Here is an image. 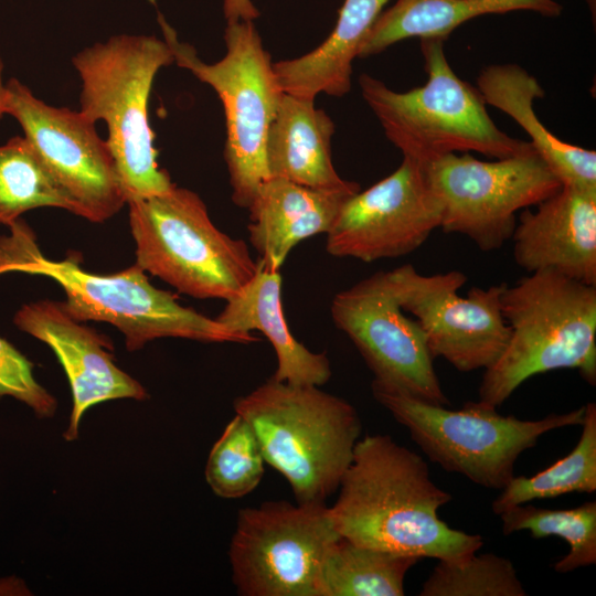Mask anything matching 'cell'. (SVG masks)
I'll return each mask as SVG.
<instances>
[{"mask_svg": "<svg viewBox=\"0 0 596 596\" xmlns=\"http://www.w3.org/2000/svg\"><path fill=\"white\" fill-rule=\"evenodd\" d=\"M328 514L341 538L418 558H465L482 538L450 528L438 510L449 492L429 477L425 459L383 434L359 439Z\"/></svg>", "mask_w": 596, "mask_h": 596, "instance_id": "obj_1", "label": "cell"}, {"mask_svg": "<svg viewBox=\"0 0 596 596\" xmlns=\"http://www.w3.org/2000/svg\"><path fill=\"white\" fill-rule=\"evenodd\" d=\"M502 315L509 342L485 370L479 401L497 408L533 375L576 369L596 383V286L554 270H539L505 284Z\"/></svg>", "mask_w": 596, "mask_h": 596, "instance_id": "obj_2", "label": "cell"}, {"mask_svg": "<svg viewBox=\"0 0 596 596\" xmlns=\"http://www.w3.org/2000/svg\"><path fill=\"white\" fill-rule=\"evenodd\" d=\"M234 411L249 424L265 462L287 480L296 502L326 504L360 439L355 408L319 386L270 377L237 397Z\"/></svg>", "mask_w": 596, "mask_h": 596, "instance_id": "obj_3", "label": "cell"}, {"mask_svg": "<svg viewBox=\"0 0 596 596\" xmlns=\"http://www.w3.org/2000/svg\"><path fill=\"white\" fill-rule=\"evenodd\" d=\"M444 39H421L427 82L396 92L361 74L359 86L386 138L403 157L423 164L447 153L478 152L494 159L535 151L530 141L503 132L491 119L477 89L454 72Z\"/></svg>", "mask_w": 596, "mask_h": 596, "instance_id": "obj_4", "label": "cell"}, {"mask_svg": "<svg viewBox=\"0 0 596 596\" xmlns=\"http://www.w3.org/2000/svg\"><path fill=\"white\" fill-rule=\"evenodd\" d=\"M81 83L79 111L107 125V145L126 200L168 192L174 184L157 162L148 103L160 68L174 62L163 39L120 34L72 58Z\"/></svg>", "mask_w": 596, "mask_h": 596, "instance_id": "obj_5", "label": "cell"}, {"mask_svg": "<svg viewBox=\"0 0 596 596\" xmlns=\"http://www.w3.org/2000/svg\"><path fill=\"white\" fill-rule=\"evenodd\" d=\"M9 272L52 278L65 294L62 304L71 317L81 322L113 324L124 334L129 352L160 338L241 344L259 340L180 305L175 295L152 286L136 263L115 274L97 275L84 270L74 257L47 259L40 252L34 234L14 242L2 267V274Z\"/></svg>", "mask_w": 596, "mask_h": 596, "instance_id": "obj_6", "label": "cell"}, {"mask_svg": "<svg viewBox=\"0 0 596 596\" xmlns=\"http://www.w3.org/2000/svg\"><path fill=\"white\" fill-rule=\"evenodd\" d=\"M127 204L136 264L184 295L226 301L259 268L247 244L222 232L189 189L174 184Z\"/></svg>", "mask_w": 596, "mask_h": 596, "instance_id": "obj_7", "label": "cell"}, {"mask_svg": "<svg viewBox=\"0 0 596 596\" xmlns=\"http://www.w3.org/2000/svg\"><path fill=\"white\" fill-rule=\"evenodd\" d=\"M163 36L178 66L210 85L220 97L226 126L224 159L233 202L249 209L259 187L269 179L266 137L284 95L253 21L227 23L225 55L216 63L200 60L194 47L178 39L159 15Z\"/></svg>", "mask_w": 596, "mask_h": 596, "instance_id": "obj_8", "label": "cell"}, {"mask_svg": "<svg viewBox=\"0 0 596 596\" xmlns=\"http://www.w3.org/2000/svg\"><path fill=\"white\" fill-rule=\"evenodd\" d=\"M373 397L409 432L423 453L445 470L473 483L502 490L514 477L519 456L545 433L582 425L585 405L536 421L503 416L477 401L460 409L428 404L372 381Z\"/></svg>", "mask_w": 596, "mask_h": 596, "instance_id": "obj_9", "label": "cell"}, {"mask_svg": "<svg viewBox=\"0 0 596 596\" xmlns=\"http://www.w3.org/2000/svg\"><path fill=\"white\" fill-rule=\"evenodd\" d=\"M424 166L441 206L439 228L469 237L485 252L511 240L517 212L562 187L535 151L493 161L447 153Z\"/></svg>", "mask_w": 596, "mask_h": 596, "instance_id": "obj_10", "label": "cell"}, {"mask_svg": "<svg viewBox=\"0 0 596 596\" xmlns=\"http://www.w3.org/2000/svg\"><path fill=\"white\" fill-rule=\"evenodd\" d=\"M338 538L327 504L280 500L241 509L228 550L237 594L319 596L322 562Z\"/></svg>", "mask_w": 596, "mask_h": 596, "instance_id": "obj_11", "label": "cell"}, {"mask_svg": "<svg viewBox=\"0 0 596 596\" xmlns=\"http://www.w3.org/2000/svg\"><path fill=\"white\" fill-rule=\"evenodd\" d=\"M403 311L416 318L433 358L441 356L460 372L487 370L504 351L511 334L501 308L507 283L472 287L460 270L422 275L411 264L389 270Z\"/></svg>", "mask_w": 596, "mask_h": 596, "instance_id": "obj_12", "label": "cell"}, {"mask_svg": "<svg viewBox=\"0 0 596 596\" xmlns=\"http://www.w3.org/2000/svg\"><path fill=\"white\" fill-rule=\"evenodd\" d=\"M6 114L20 124L51 175L77 204L81 217L102 223L127 204L107 141L79 110L47 105L10 78Z\"/></svg>", "mask_w": 596, "mask_h": 596, "instance_id": "obj_13", "label": "cell"}, {"mask_svg": "<svg viewBox=\"0 0 596 596\" xmlns=\"http://www.w3.org/2000/svg\"><path fill=\"white\" fill-rule=\"evenodd\" d=\"M330 313L373 372V381L428 404L449 405L425 333L404 315L387 272L379 270L337 292Z\"/></svg>", "mask_w": 596, "mask_h": 596, "instance_id": "obj_14", "label": "cell"}, {"mask_svg": "<svg viewBox=\"0 0 596 596\" xmlns=\"http://www.w3.org/2000/svg\"><path fill=\"white\" fill-rule=\"evenodd\" d=\"M440 222L425 166L403 157L390 175L344 202L326 234V249L364 263L401 257L421 247Z\"/></svg>", "mask_w": 596, "mask_h": 596, "instance_id": "obj_15", "label": "cell"}, {"mask_svg": "<svg viewBox=\"0 0 596 596\" xmlns=\"http://www.w3.org/2000/svg\"><path fill=\"white\" fill-rule=\"evenodd\" d=\"M13 322L52 349L68 379L73 405L64 432L67 441L77 439L79 421L89 407L110 400L148 398L146 389L115 364L111 341L71 317L62 301L23 305Z\"/></svg>", "mask_w": 596, "mask_h": 596, "instance_id": "obj_16", "label": "cell"}, {"mask_svg": "<svg viewBox=\"0 0 596 596\" xmlns=\"http://www.w3.org/2000/svg\"><path fill=\"white\" fill-rule=\"evenodd\" d=\"M536 206L517 221L515 263L529 274L554 270L596 286V191L562 185Z\"/></svg>", "mask_w": 596, "mask_h": 596, "instance_id": "obj_17", "label": "cell"}, {"mask_svg": "<svg viewBox=\"0 0 596 596\" xmlns=\"http://www.w3.org/2000/svg\"><path fill=\"white\" fill-rule=\"evenodd\" d=\"M360 190L356 182L318 189L283 178L264 181L248 209L247 226L249 243L263 267L279 272L298 243L327 234L344 202Z\"/></svg>", "mask_w": 596, "mask_h": 596, "instance_id": "obj_18", "label": "cell"}, {"mask_svg": "<svg viewBox=\"0 0 596 596\" xmlns=\"http://www.w3.org/2000/svg\"><path fill=\"white\" fill-rule=\"evenodd\" d=\"M477 89L486 104L511 117L562 185L596 191V152L561 140L539 119L534 100L544 97L538 79L517 64L485 67Z\"/></svg>", "mask_w": 596, "mask_h": 596, "instance_id": "obj_19", "label": "cell"}, {"mask_svg": "<svg viewBox=\"0 0 596 596\" xmlns=\"http://www.w3.org/2000/svg\"><path fill=\"white\" fill-rule=\"evenodd\" d=\"M281 283L279 272L268 270L259 262L255 276L226 300L215 319L231 330L260 331L268 339L277 358L273 380L321 386L331 377L329 359L324 353L312 352L292 336L284 315Z\"/></svg>", "mask_w": 596, "mask_h": 596, "instance_id": "obj_20", "label": "cell"}, {"mask_svg": "<svg viewBox=\"0 0 596 596\" xmlns=\"http://www.w3.org/2000/svg\"><path fill=\"white\" fill-rule=\"evenodd\" d=\"M334 124L315 99L284 93L266 137L269 178L318 189H340L342 179L331 158Z\"/></svg>", "mask_w": 596, "mask_h": 596, "instance_id": "obj_21", "label": "cell"}, {"mask_svg": "<svg viewBox=\"0 0 596 596\" xmlns=\"http://www.w3.org/2000/svg\"><path fill=\"white\" fill-rule=\"evenodd\" d=\"M389 1L344 0L336 26L319 46L302 56L273 64L284 93L309 99L319 94H348L353 61Z\"/></svg>", "mask_w": 596, "mask_h": 596, "instance_id": "obj_22", "label": "cell"}, {"mask_svg": "<svg viewBox=\"0 0 596 596\" xmlns=\"http://www.w3.org/2000/svg\"><path fill=\"white\" fill-rule=\"evenodd\" d=\"M519 10L556 17L562 7L555 0H396L377 17L358 57L381 53L409 38L447 40L456 28L476 17Z\"/></svg>", "mask_w": 596, "mask_h": 596, "instance_id": "obj_23", "label": "cell"}, {"mask_svg": "<svg viewBox=\"0 0 596 596\" xmlns=\"http://www.w3.org/2000/svg\"><path fill=\"white\" fill-rule=\"evenodd\" d=\"M421 558L355 544L338 538L328 549L319 596H402L407 572Z\"/></svg>", "mask_w": 596, "mask_h": 596, "instance_id": "obj_24", "label": "cell"}, {"mask_svg": "<svg viewBox=\"0 0 596 596\" xmlns=\"http://www.w3.org/2000/svg\"><path fill=\"white\" fill-rule=\"evenodd\" d=\"M582 434L572 451L534 476L513 477L492 502V511L505 510L535 499L596 490V405H585Z\"/></svg>", "mask_w": 596, "mask_h": 596, "instance_id": "obj_25", "label": "cell"}, {"mask_svg": "<svg viewBox=\"0 0 596 596\" xmlns=\"http://www.w3.org/2000/svg\"><path fill=\"white\" fill-rule=\"evenodd\" d=\"M60 207L81 216L77 204L51 175L24 137L0 146V224L10 225L38 207Z\"/></svg>", "mask_w": 596, "mask_h": 596, "instance_id": "obj_26", "label": "cell"}, {"mask_svg": "<svg viewBox=\"0 0 596 596\" xmlns=\"http://www.w3.org/2000/svg\"><path fill=\"white\" fill-rule=\"evenodd\" d=\"M502 533L529 531L533 539L556 535L570 552L554 564L557 573H568L596 563V502L571 509H544L533 504L514 505L500 514Z\"/></svg>", "mask_w": 596, "mask_h": 596, "instance_id": "obj_27", "label": "cell"}, {"mask_svg": "<svg viewBox=\"0 0 596 596\" xmlns=\"http://www.w3.org/2000/svg\"><path fill=\"white\" fill-rule=\"evenodd\" d=\"M265 472V459L249 424L238 414L227 423L207 457L205 479L224 499L251 493Z\"/></svg>", "mask_w": 596, "mask_h": 596, "instance_id": "obj_28", "label": "cell"}, {"mask_svg": "<svg viewBox=\"0 0 596 596\" xmlns=\"http://www.w3.org/2000/svg\"><path fill=\"white\" fill-rule=\"evenodd\" d=\"M421 596H525L512 562L487 553L457 561L438 560Z\"/></svg>", "mask_w": 596, "mask_h": 596, "instance_id": "obj_29", "label": "cell"}, {"mask_svg": "<svg viewBox=\"0 0 596 596\" xmlns=\"http://www.w3.org/2000/svg\"><path fill=\"white\" fill-rule=\"evenodd\" d=\"M3 396L23 402L40 418L53 416L57 407L54 396L35 380L32 362L0 338V398Z\"/></svg>", "mask_w": 596, "mask_h": 596, "instance_id": "obj_30", "label": "cell"}, {"mask_svg": "<svg viewBox=\"0 0 596 596\" xmlns=\"http://www.w3.org/2000/svg\"><path fill=\"white\" fill-rule=\"evenodd\" d=\"M223 11L227 23L254 21L259 15L252 0H224Z\"/></svg>", "mask_w": 596, "mask_h": 596, "instance_id": "obj_31", "label": "cell"}, {"mask_svg": "<svg viewBox=\"0 0 596 596\" xmlns=\"http://www.w3.org/2000/svg\"><path fill=\"white\" fill-rule=\"evenodd\" d=\"M3 64L0 57V117L6 114L7 83L2 78Z\"/></svg>", "mask_w": 596, "mask_h": 596, "instance_id": "obj_32", "label": "cell"}]
</instances>
